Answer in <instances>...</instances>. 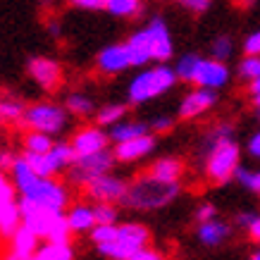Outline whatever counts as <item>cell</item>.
<instances>
[{"instance_id": "cell-24", "label": "cell", "mask_w": 260, "mask_h": 260, "mask_svg": "<svg viewBox=\"0 0 260 260\" xmlns=\"http://www.w3.org/2000/svg\"><path fill=\"white\" fill-rule=\"evenodd\" d=\"M39 181V177L34 174V170L29 167V162L22 158H17L15 167H12V184H15V189L19 191V193H24V191H29Z\"/></svg>"}, {"instance_id": "cell-42", "label": "cell", "mask_w": 260, "mask_h": 260, "mask_svg": "<svg viewBox=\"0 0 260 260\" xmlns=\"http://www.w3.org/2000/svg\"><path fill=\"white\" fill-rule=\"evenodd\" d=\"M215 215H217V208H215L213 203H203L196 210V217H198V222H201V224H203V222L215 220Z\"/></svg>"}, {"instance_id": "cell-48", "label": "cell", "mask_w": 260, "mask_h": 260, "mask_svg": "<svg viewBox=\"0 0 260 260\" xmlns=\"http://www.w3.org/2000/svg\"><path fill=\"white\" fill-rule=\"evenodd\" d=\"M248 153H251L253 158L260 160V132L251 136V141H248Z\"/></svg>"}, {"instance_id": "cell-53", "label": "cell", "mask_w": 260, "mask_h": 260, "mask_svg": "<svg viewBox=\"0 0 260 260\" xmlns=\"http://www.w3.org/2000/svg\"><path fill=\"white\" fill-rule=\"evenodd\" d=\"M248 260H260V248H258V251H253V253H251V258H248Z\"/></svg>"}, {"instance_id": "cell-52", "label": "cell", "mask_w": 260, "mask_h": 260, "mask_svg": "<svg viewBox=\"0 0 260 260\" xmlns=\"http://www.w3.org/2000/svg\"><path fill=\"white\" fill-rule=\"evenodd\" d=\"M3 260H26V258H22V255H17V253H12V251H8V255Z\"/></svg>"}, {"instance_id": "cell-21", "label": "cell", "mask_w": 260, "mask_h": 260, "mask_svg": "<svg viewBox=\"0 0 260 260\" xmlns=\"http://www.w3.org/2000/svg\"><path fill=\"white\" fill-rule=\"evenodd\" d=\"M229 237V224L220 220H210L198 224V239L205 246H220L222 241H227Z\"/></svg>"}, {"instance_id": "cell-22", "label": "cell", "mask_w": 260, "mask_h": 260, "mask_svg": "<svg viewBox=\"0 0 260 260\" xmlns=\"http://www.w3.org/2000/svg\"><path fill=\"white\" fill-rule=\"evenodd\" d=\"M146 134H148V124L146 122H119V124H115L110 129V139L115 141V146L134 141V139L146 136Z\"/></svg>"}, {"instance_id": "cell-50", "label": "cell", "mask_w": 260, "mask_h": 260, "mask_svg": "<svg viewBox=\"0 0 260 260\" xmlns=\"http://www.w3.org/2000/svg\"><path fill=\"white\" fill-rule=\"evenodd\" d=\"M255 217H258L255 213H241V215L237 217V222H239V224H244V227L248 229V227L253 224V222H255Z\"/></svg>"}, {"instance_id": "cell-49", "label": "cell", "mask_w": 260, "mask_h": 260, "mask_svg": "<svg viewBox=\"0 0 260 260\" xmlns=\"http://www.w3.org/2000/svg\"><path fill=\"white\" fill-rule=\"evenodd\" d=\"M248 237H251L255 244H260V215L255 217V222H253L251 227H248Z\"/></svg>"}, {"instance_id": "cell-6", "label": "cell", "mask_w": 260, "mask_h": 260, "mask_svg": "<svg viewBox=\"0 0 260 260\" xmlns=\"http://www.w3.org/2000/svg\"><path fill=\"white\" fill-rule=\"evenodd\" d=\"M22 198H29L36 205L53 210V213H62L64 203H67V191L60 181L55 179H39L29 191H24Z\"/></svg>"}, {"instance_id": "cell-32", "label": "cell", "mask_w": 260, "mask_h": 260, "mask_svg": "<svg viewBox=\"0 0 260 260\" xmlns=\"http://www.w3.org/2000/svg\"><path fill=\"white\" fill-rule=\"evenodd\" d=\"M108 12L115 17H136L141 12L139 0H108Z\"/></svg>"}, {"instance_id": "cell-54", "label": "cell", "mask_w": 260, "mask_h": 260, "mask_svg": "<svg viewBox=\"0 0 260 260\" xmlns=\"http://www.w3.org/2000/svg\"><path fill=\"white\" fill-rule=\"evenodd\" d=\"M253 103H255V108H260V95H255V98H253Z\"/></svg>"}, {"instance_id": "cell-2", "label": "cell", "mask_w": 260, "mask_h": 260, "mask_svg": "<svg viewBox=\"0 0 260 260\" xmlns=\"http://www.w3.org/2000/svg\"><path fill=\"white\" fill-rule=\"evenodd\" d=\"M174 84H177V72L172 67H167V64H158V67L143 70L129 84V101L134 103V105L148 103L155 95L170 91Z\"/></svg>"}, {"instance_id": "cell-30", "label": "cell", "mask_w": 260, "mask_h": 260, "mask_svg": "<svg viewBox=\"0 0 260 260\" xmlns=\"http://www.w3.org/2000/svg\"><path fill=\"white\" fill-rule=\"evenodd\" d=\"M50 158H53V162L57 165V170H62V167H74V162H77V153H74V148H72V143H55L53 146V150H50Z\"/></svg>"}, {"instance_id": "cell-45", "label": "cell", "mask_w": 260, "mask_h": 260, "mask_svg": "<svg viewBox=\"0 0 260 260\" xmlns=\"http://www.w3.org/2000/svg\"><path fill=\"white\" fill-rule=\"evenodd\" d=\"M132 260H167V258L158 251V248H150V246H148V248H143V251L136 253Z\"/></svg>"}, {"instance_id": "cell-34", "label": "cell", "mask_w": 260, "mask_h": 260, "mask_svg": "<svg viewBox=\"0 0 260 260\" xmlns=\"http://www.w3.org/2000/svg\"><path fill=\"white\" fill-rule=\"evenodd\" d=\"M70 234H72V229H70V224H67V217L62 215V217L53 224L50 234L46 237V244H70Z\"/></svg>"}, {"instance_id": "cell-47", "label": "cell", "mask_w": 260, "mask_h": 260, "mask_svg": "<svg viewBox=\"0 0 260 260\" xmlns=\"http://www.w3.org/2000/svg\"><path fill=\"white\" fill-rule=\"evenodd\" d=\"M184 8L193 10V12H205L210 8V0H184Z\"/></svg>"}, {"instance_id": "cell-44", "label": "cell", "mask_w": 260, "mask_h": 260, "mask_svg": "<svg viewBox=\"0 0 260 260\" xmlns=\"http://www.w3.org/2000/svg\"><path fill=\"white\" fill-rule=\"evenodd\" d=\"M172 117H155L153 122L148 124V129H153V132H158V134H165V132H170L172 129Z\"/></svg>"}, {"instance_id": "cell-19", "label": "cell", "mask_w": 260, "mask_h": 260, "mask_svg": "<svg viewBox=\"0 0 260 260\" xmlns=\"http://www.w3.org/2000/svg\"><path fill=\"white\" fill-rule=\"evenodd\" d=\"M22 210H19V201L0 205V234L12 239L17 234V229L22 227Z\"/></svg>"}, {"instance_id": "cell-27", "label": "cell", "mask_w": 260, "mask_h": 260, "mask_svg": "<svg viewBox=\"0 0 260 260\" xmlns=\"http://www.w3.org/2000/svg\"><path fill=\"white\" fill-rule=\"evenodd\" d=\"M53 146L55 143L50 141V136L39 134V132H29V134L24 136V150L29 155H48L53 150Z\"/></svg>"}, {"instance_id": "cell-35", "label": "cell", "mask_w": 260, "mask_h": 260, "mask_svg": "<svg viewBox=\"0 0 260 260\" xmlns=\"http://www.w3.org/2000/svg\"><path fill=\"white\" fill-rule=\"evenodd\" d=\"M239 77L246 81H258L260 79V57H251L246 55L241 62H239Z\"/></svg>"}, {"instance_id": "cell-14", "label": "cell", "mask_w": 260, "mask_h": 260, "mask_svg": "<svg viewBox=\"0 0 260 260\" xmlns=\"http://www.w3.org/2000/svg\"><path fill=\"white\" fill-rule=\"evenodd\" d=\"M217 103V95L215 91H208V88H196L191 91L189 95H184V101L179 105V117L181 119H196L201 117L203 112H208Z\"/></svg>"}, {"instance_id": "cell-56", "label": "cell", "mask_w": 260, "mask_h": 260, "mask_svg": "<svg viewBox=\"0 0 260 260\" xmlns=\"http://www.w3.org/2000/svg\"><path fill=\"white\" fill-rule=\"evenodd\" d=\"M0 103H3V101H0Z\"/></svg>"}, {"instance_id": "cell-43", "label": "cell", "mask_w": 260, "mask_h": 260, "mask_svg": "<svg viewBox=\"0 0 260 260\" xmlns=\"http://www.w3.org/2000/svg\"><path fill=\"white\" fill-rule=\"evenodd\" d=\"M72 5L79 10H108V0H74Z\"/></svg>"}, {"instance_id": "cell-33", "label": "cell", "mask_w": 260, "mask_h": 260, "mask_svg": "<svg viewBox=\"0 0 260 260\" xmlns=\"http://www.w3.org/2000/svg\"><path fill=\"white\" fill-rule=\"evenodd\" d=\"M198 62H201V55H196V53H186V55L179 60V64H177V77H181L184 81H193V77H196V70H198Z\"/></svg>"}, {"instance_id": "cell-38", "label": "cell", "mask_w": 260, "mask_h": 260, "mask_svg": "<svg viewBox=\"0 0 260 260\" xmlns=\"http://www.w3.org/2000/svg\"><path fill=\"white\" fill-rule=\"evenodd\" d=\"M237 179L244 184L246 189L260 191V170H246V167H239V170H237Z\"/></svg>"}, {"instance_id": "cell-7", "label": "cell", "mask_w": 260, "mask_h": 260, "mask_svg": "<svg viewBox=\"0 0 260 260\" xmlns=\"http://www.w3.org/2000/svg\"><path fill=\"white\" fill-rule=\"evenodd\" d=\"M115 165V153L112 150H103V153H95V155H86V158H79L72 167V179L77 184H84L86 186L88 181L98 179L103 174H110V167Z\"/></svg>"}, {"instance_id": "cell-23", "label": "cell", "mask_w": 260, "mask_h": 260, "mask_svg": "<svg viewBox=\"0 0 260 260\" xmlns=\"http://www.w3.org/2000/svg\"><path fill=\"white\" fill-rule=\"evenodd\" d=\"M67 217V224H70L72 232H88V229L95 227V217H93V208L88 205H74L70 208V213L64 215Z\"/></svg>"}, {"instance_id": "cell-25", "label": "cell", "mask_w": 260, "mask_h": 260, "mask_svg": "<svg viewBox=\"0 0 260 260\" xmlns=\"http://www.w3.org/2000/svg\"><path fill=\"white\" fill-rule=\"evenodd\" d=\"M24 160L29 162V167L34 170V174H36L39 179H50L53 174L60 172L57 165L53 162V158H50V153H48V155H29V153H24Z\"/></svg>"}, {"instance_id": "cell-10", "label": "cell", "mask_w": 260, "mask_h": 260, "mask_svg": "<svg viewBox=\"0 0 260 260\" xmlns=\"http://www.w3.org/2000/svg\"><path fill=\"white\" fill-rule=\"evenodd\" d=\"M29 74L43 91H50V93L57 91L64 81L62 67L53 57H31L29 60Z\"/></svg>"}, {"instance_id": "cell-51", "label": "cell", "mask_w": 260, "mask_h": 260, "mask_svg": "<svg viewBox=\"0 0 260 260\" xmlns=\"http://www.w3.org/2000/svg\"><path fill=\"white\" fill-rule=\"evenodd\" d=\"M248 91L253 93V98H255V95H260V79L253 81V84H248Z\"/></svg>"}, {"instance_id": "cell-4", "label": "cell", "mask_w": 260, "mask_h": 260, "mask_svg": "<svg viewBox=\"0 0 260 260\" xmlns=\"http://www.w3.org/2000/svg\"><path fill=\"white\" fill-rule=\"evenodd\" d=\"M239 158H241V150L234 141H222L213 146L205 160V177L213 184H227L232 177H237Z\"/></svg>"}, {"instance_id": "cell-41", "label": "cell", "mask_w": 260, "mask_h": 260, "mask_svg": "<svg viewBox=\"0 0 260 260\" xmlns=\"http://www.w3.org/2000/svg\"><path fill=\"white\" fill-rule=\"evenodd\" d=\"M244 50H246V55L260 57V31L251 34V36L244 41Z\"/></svg>"}, {"instance_id": "cell-39", "label": "cell", "mask_w": 260, "mask_h": 260, "mask_svg": "<svg viewBox=\"0 0 260 260\" xmlns=\"http://www.w3.org/2000/svg\"><path fill=\"white\" fill-rule=\"evenodd\" d=\"M229 55H232V39H229V36H220V39H215V43H213V60L224 62Z\"/></svg>"}, {"instance_id": "cell-37", "label": "cell", "mask_w": 260, "mask_h": 260, "mask_svg": "<svg viewBox=\"0 0 260 260\" xmlns=\"http://www.w3.org/2000/svg\"><path fill=\"white\" fill-rule=\"evenodd\" d=\"M93 217H95V224H115L117 222V208L115 205L98 203L93 208Z\"/></svg>"}, {"instance_id": "cell-20", "label": "cell", "mask_w": 260, "mask_h": 260, "mask_svg": "<svg viewBox=\"0 0 260 260\" xmlns=\"http://www.w3.org/2000/svg\"><path fill=\"white\" fill-rule=\"evenodd\" d=\"M10 251L17 253V255H22V258L31 260L36 253H39V237L34 234L31 229L22 227L17 229V234L12 237V246H10Z\"/></svg>"}, {"instance_id": "cell-17", "label": "cell", "mask_w": 260, "mask_h": 260, "mask_svg": "<svg viewBox=\"0 0 260 260\" xmlns=\"http://www.w3.org/2000/svg\"><path fill=\"white\" fill-rule=\"evenodd\" d=\"M148 174L153 179L162 181V184H179L181 174H184V162L179 158H160L148 167Z\"/></svg>"}, {"instance_id": "cell-3", "label": "cell", "mask_w": 260, "mask_h": 260, "mask_svg": "<svg viewBox=\"0 0 260 260\" xmlns=\"http://www.w3.org/2000/svg\"><path fill=\"white\" fill-rule=\"evenodd\" d=\"M148 241H150V232L146 224L126 222V224L117 227V239L105 246H98V251L112 260H132L139 251L148 248Z\"/></svg>"}, {"instance_id": "cell-28", "label": "cell", "mask_w": 260, "mask_h": 260, "mask_svg": "<svg viewBox=\"0 0 260 260\" xmlns=\"http://www.w3.org/2000/svg\"><path fill=\"white\" fill-rule=\"evenodd\" d=\"M126 115V105H122V103H108L105 108H101L98 110V115H95V122L101 126H115L122 122V117Z\"/></svg>"}, {"instance_id": "cell-40", "label": "cell", "mask_w": 260, "mask_h": 260, "mask_svg": "<svg viewBox=\"0 0 260 260\" xmlns=\"http://www.w3.org/2000/svg\"><path fill=\"white\" fill-rule=\"evenodd\" d=\"M15 184L5 177V172L0 170V205L3 203H12L15 201Z\"/></svg>"}, {"instance_id": "cell-46", "label": "cell", "mask_w": 260, "mask_h": 260, "mask_svg": "<svg viewBox=\"0 0 260 260\" xmlns=\"http://www.w3.org/2000/svg\"><path fill=\"white\" fill-rule=\"evenodd\" d=\"M15 162H17V158L10 153V150H3V153H0V170H3V172H5V170H10V172H12Z\"/></svg>"}, {"instance_id": "cell-29", "label": "cell", "mask_w": 260, "mask_h": 260, "mask_svg": "<svg viewBox=\"0 0 260 260\" xmlns=\"http://www.w3.org/2000/svg\"><path fill=\"white\" fill-rule=\"evenodd\" d=\"M39 260H74V251L70 244H43L36 253Z\"/></svg>"}, {"instance_id": "cell-11", "label": "cell", "mask_w": 260, "mask_h": 260, "mask_svg": "<svg viewBox=\"0 0 260 260\" xmlns=\"http://www.w3.org/2000/svg\"><path fill=\"white\" fill-rule=\"evenodd\" d=\"M146 34H148V41H150V55H153V60L167 62L174 53V46H172V36H170L165 19L162 17L150 19V24L146 26Z\"/></svg>"}, {"instance_id": "cell-26", "label": "cell", "mask_w": 260, "mask_h": 260, "mask_svg": "<svg viewBox=\"0 0 260 260\" xmlns=\"http://www.w3.org/2000/svg\"><path fill=\"white\" fill-rule=\"evenodd\" d=\"M24 117H26V108H24L22 101L5 98L0 103V119L5 124H24Z\"/></svg>"}, {"instance_id": "cell-1", "label": "cell", "mask_w": 260, "mask_h": 260, "mask_svg": "<svg viewBox=\"0 0 260 260\" xmlns=\"http://www.w3.org/2000/svg\"><path fill=\"white\" fill-rule=\"evenodd\" d=\"M177 193H179V184H162L146 172L129 184L122 203L136 210H155V208L172 203Z\"/></svg>"}, {"instance_id": "cell-9", "label": "cell", "mask_w": 260, "mask_h": 260, "mask_svg": "<svg viewBox=\"0 0 260 260\" xmlns=\"http://www.w3.org/2000/svg\"><path fill=\"white\" fill-rule=\"evenodd\" d=\"M129 189V184L124 179H119L115 174H103L98 179L88 181L86 186H84V193L88 198H93L98 203H105V205H112L115 201H122Z\"/></svg>"}, {"instance_id": "cell-55", "label": "cell", "mask_w": 260, "mask_h": 260, "mask_svg": "<svg viewBox=\"0 0 260 260\" xmlns=\"http://www.w3.org/2000/svg\"><path fill=\"white\" fill-rule=\"evenodd\" d=\"M31 260H39V258H36V255H34V258H31Z\"/></svg>"}, {"instance_id": "cell-15", "label": "cell", "mask_w": 260, "mask_h": 260, "mask_svg": "<svg viewBox=\"0 0 260 260\" xmlns=\"http://www.w3.org/2000/svg\"><path fill=\"white\" fill-rule=\"evenodd\" d=\"M153 148H155V136L146 134V136L134 139V141H126V143L115 146L112 153H115V160H119V162H136V160L146 158Z\"/></svg>"}, {"instance_id": "cell-31", "label": "cell", "mask_w": 260, "mask_h": 260, "mask_svg": "<svg viewBox=\"0 0 260 260\" xmlns=\"http://www.w3.org/2000/svg\"><path fill=\"white\" fill-rule=\"evenodd\" d=\"M64 103H67V110H70L72 115H77V117H88V115L93 112V101L84 93L67 95V101Z\"/></svg>"}, {"instance_id": "cell-5", "label": "cell", "mask_w": 260, "mask_h": 260, "mask_svg": "<svg viewBox=\"0 0 260 260\" xmlns=\"http://www.w3.org/2000/svg\"><path fill=\"white\" fill-rule=\"evenodd\" d=\"M24 124L39 134H57L64 126V110L55 103H36L31 108H26Z\"/></svg>"}, {"instance_id": "cell-16", "label": "cell", "mask_w": 260, "mask_h": 260, "mask_svg": "<svg viewBox=\"0 0 260 260\" xmlns=\"http://www.w3.org/2000/svg\"><path fill=\"white\" fill-rule=\"evenodd\" d=\"M132 67V60H129V53H126L124 43H115V46H108L101 50L98 55V70L103 74H117V72Z\"/></svg>"}, {"instance_id": "cell-12", "label": "cell", "mask_w": 260, "mask_h": 260, "mask_svg": "<svg viewBox=\"0 0 260 260\" xmlns=\"http://www.w3.org/2000/svg\"><path fill=\"white\" fill-rule=\"evenodd\" d=\"M229 81V70L224 62H217V60H205L201 57L196 70V77L191 84H198L201 88H208V91H215V88H222Z\"/></svg>"}, {"instance_id": "cell-18", "label": "cell", "mask_w": 260, "mask_h": 260, "mask_svg": "<svg viewBox=\"0 0 260 260\" xmlns=\"http://www.w3.org/2000/svg\"><path fill=\"white\" fill-rule=\"evenodd\" d=\"M124 46H126V53H129V60H132V67H141V64L153 60V55H150V41H148L146 29L132 34Z\"/></svg>"}, {"instance_id": "cell-36", "label": "cell", "mask_w": 260, "mask_h": 260, "mask_svg": "<svg viewBox=\"0 0 260 260\" xmlns=\"http://www.w3.org/2000/svg\"><path fill=\"white\" fill-rule=\"evenodd\" d=\"M91 239L95 241V246H105L117 239V224H95L91 229Z\"/></svg>"}, {"instance_id": "cell-8", "label": "cell", "mask_w": 260, "mask_h": 260, "mask_svg": "<svg viewBox=\"0 0 260 260\" xmlns=\"http://www.w3.org/2000/svg\"><path fill=\"white\" fill-rule=\"evenodd\" d=\"M19 210H22V222L26 229H31L34 234L39 239H46L48 234H50V229H53V224H55L60 217H62V213H53V210H46V208H41V205H36L34 201H29V198H22L19 201Z\"/></svg>"}, {"instance_id": "cell-13", "label": "cell", "mask_w": 260, "mask_h": 260, "mask_svg": "<svg viewBox=\"0 0 260 260\" xmlns=\"http://www.w3.org/2000/svg\"><path fill=\"white\" fill-rule=\"evenodd\" d=\"M72 148L77 153V158H86V155H95L108 150V136L103 134L98 126H84L79 129L74 139H72Z\"/></svg>"}]
</instances>
